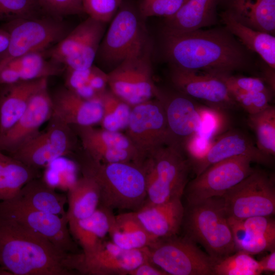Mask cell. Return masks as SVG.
<instances>
[{
    "label": "cell",
    "mask_w": 275,
    "mask_h": 275,
    "mask_svg": "<svg viewBox=\"0 0 275 275\" xmlns=\"http://www.w3.org/2000/svg\"><path fill=\"white\" fill-rule=\"evenodd\" d=\"M49 121L44 131L9 154L39 170L78 150L79 140L70 126L52 117Z\"/></svg>",
    "instance_id": "4fadbf2b"
},
{
    "label": "cell",
    "mask_w": 275,
    "mask_h": 275,
    "mask_svg": "<svg viewBox=\"0 0 275 275\" xmlns=\"http://www.w3.org/2000/svg\"><path fill=\"white\" fill-rule=\"evenodd\" d=\"M171 81L177 91L206 103L215 109H232L238 105L229 89L214 74L171 66Z\"/></svg>",
    "instance_id": "d6986e66"
},
{
    "label": "cell",
    "mask_w": 275,
    "mask_h": 275,
    "mask_svg": "<svg viewBox=\"0 0 275 275\" xmlns=\"http://www.w3.org/2000/svg\"><path fill=\"white\" fill-rule=\"evenodd\" d=\"M229 90L238 106L244 109L249 115L258 113L268 107L272 96V92Z\"/></svg>",
    "instance_id": "f35d334b"
},
{
    "label": "cell",
    "mask_w": 275,
    "mask_h": 275,
    "mask_svg": "<svg viewBox=\"0 0 275 275\" xmlns=\"http://www.w3.org/2000/svg\"><path fill=\"white\" fill-rule=\"evenodd\" d=\"M212 73L223 81L228 89L249 92H274L263 78L233 75L230 73Z\"/></svg>",
    "instance_id": "60d3db41"
},
{
    "label": "cell",
    "mask_w": 275,
    "mask_h": 275,
    "mask_svg": "<svg viewBox=\"0 0 275 275\" xmlns=\"http://www.w3.org/2000/svg\"><path fill=\"white\" fill-rule=\"evenodd\" d=\"M252 162L250 157L239 155L211 165L187 184L183 193L187 204L221 197L254 171Z\"/></svg>",
    "instance_id": "5bb4252c"
},
{
    "label": "cell",
    "mask_w": 275,
    "mask_h": 275,
    "mask_svg": "<svg viewBox=\"0 0 275 275\" xmlns=\"http://www.w3.org/2000/svg\"><path fill=\"white\" fill-rule=\"evenodd\" d=\"M0 275H10L7 272L0 267Z\"/></svg>",
    "instance_id": "7dc6e473"
},
{
    "label": "cell",
    "mask_w": 275,
    "mask_h": 275,
    "mask_svg": "<svg viewBox=\"0 0 275 275\" xmlns=\"http://www.w3.org/2000/svg\"><path fill=\"white\" fill-rule=\"evenodd\" d=\"M51 117L68 125L93 126L99 123L103 115L99 99H85L65 86L52 95Z\"/></svg>",
    "instance_id": "603a6c76"
},
{
    "label": "cell",
    "mask_w": 275,
    "mask_h": 275,
    "mask_svg": "<svg viewBox=\"0 0 275 275\" xmlns=\"http://www.w3.org/2000/svg\"><path fill=\"white\" fill-rule=\"evenodd\" d=\"M80 154L78 163L82 175L93 179L99 186V205L112 210L135 211L145 204L146 184L142 163H102L83 151Z\"/></svg>",
    "instance_id": "3957f363"
},
{
    "label": "cell",
    "mask_w": 275,
    "mask_h": 275,
    "mask_svg": "<svg viewBox=\"0 0 275 275\" xmlns=\"http://www.w3.org/2000/svg\"><path fill=\"white\" fill-rule=\"evenodd\" d=\"M155 98L163 108L172 143L184 149L191 139L201 133L207 108L199 106L193 98L176 90L170 91L158 88Z\"/></svg>",
    "instance_id": "e0dca14e"
},
{
    "label": "cell",
    "mask_w": 275,
    "mask_h": 275,
    "mask_svg": "<svg viewBox=\"0 0 275 275\" xmlns=\"http://www.w3.org/2000/svg\"><path fill=\"white\" fill-rule=\"evenodd\" d=\"M129 275H167V274L148 259L131 271Z\"/></svg>",
    "instance_id": "ee69618b"
},
{
    "label": "cell",
    "mask_w": 275,
    "mask_h": 275,
    "mask_svg": "<svg viewBox=\"0 0 275 275\" xmlns=\"http://www.w3.org/2000/svg\"><path fill=\"white\" fill-rule=\"evenodd\" d=\"M0 217L10 219L41 235L67 253H76L67 216L30 207L15 199L0 202Z\"/></svg>",
    "instance_id": "2e32d148"
},
{
    "label": "cell",
    "mask_w": 275,
    "mask_h": 275,
    "mask_svg": "<svg viewBox=\"0 0 275 275\" xmlns=\"http://www.w3.org/2000/svg\"><path fill=\"white\" fill-rule=\"evenodd\" d=\"M220 6L240 23L274 35L275 0H219Z\"/></svg>",
    "instance_id": "83f0119b"
},
{
    "label": "cell",
    "mask_w": 275,
    "mask_h": 275,
    "mask_svg": "<svg viewBox=\"0 0 275 275\" xmlns=\"http://www.w3.org/2000/svg\"><path fill=\"white\" fill-rule=\"evenodd\" d=\"M219 0H187L172 16L165 18L161 34H180L214 25Z\"/></svg>",
    "instance_id": "484cf974"
},
{
    "label": "cell",
    "mask_w": 275,
    "mask_h": 275,
    "mask_svg": "<svg viewBox=\"0 0 275 275\" xmlns=\"http://www.w3.org/2000/svg\"><path fill=\"white\" fill-rule=\"evenodd\" d=\"M108 234L112 241L124 250H138L151 246L157 240L146 230L134 211L115 215Z\"/></svg>",
    "instance_id": "4dcf8cb0"
},
{
    "label": "cell",
    "mask_w": 275,
    "mask_h": 275,
    "mask_svg": "<svg viewBox=\"0 0 275 275\" xmlns=\"http://www.w3.org/2000/svg\"><path fill=\"white\" fill-rule=\"evenodd\" d=\"M0 28L9 35L8 48L0 54V64L25 54L46 51L71 31L63 19L49 16L16 19Z\"/></svg>",
    "instance_id": "52a82bcc"
},
{
    "label": "cell",
    "mask_w": 275,
    "mask_h": 275,
    "mask_svg": "<svg viewBox=\"0 0 275 275\" xmlns=\"http://www.w3.org/2000/svg\"><path fill=\"white\" fill-rule=\"evenodd\" d=\"M162 36V50L171 66L232 74L251 67L248 50L225 26Z\"/></svg>",
    "instance_id": "6da1fadb"
},
{
    "label": "cell",
    "mask_w": 275,
    "mask_h": 275,
    "mask_svg": "<svg viewBox=\"0 0 275 275\" xmlns=\"http://www.w3.org/2000/svg\"><path fill=\"white\" fill-rule=\"evenodd\" d=\"M187 204L181 226L185 236L202 245L214 261L236 251L221 197Z\"/></svg>",
    "instance_id": "277c9868"
},
{
    "label": "cell",
    "mask_w": 275,
    "mask_h": 275,
    "mask_svg": "<svg viewBox=\"0 0 275 275\" xmlns=\"http://www.w3.org/2000/svg\"><path fill=\"white\" fill-rule=\"evenodd\" d=\"M106 23L89 16L46 50V57L65 68L84 70L90 67L95 60Z\"/></svg>",
    "instance_id": "8fae6325"
},
{
    "label": "cell",
    "mask_w": 275,
    "mask_h": 275,
    "mask_svg": "<svg viewBox=\"0 0 275 275\" xmlns=\"http://www.w3.org/2000/svg\"><path fill=\"white\" fill-rule=\"evenodd\" d=\"M44 16L38 0H0V21Z\"/></svg>",
    "instance_id": "8d00e7d4"
},
{
    "label": "cell",
    "mask_w": 275,
    "mask_h": 275,
    "mask_svg": "<svg viewBox=\"0 0 275 275\" xmlns=\"http://www.w3.org/2000/svg\"><path fill=\"white\" fill-rule=\"evenodd\" d=\"M0 150V202L14 198L39 171Z\"/></svg>",
    "instance_id": "d6a6232c"
},
{
    "label": "cell",
    "mask_w": 275,
    "mask_h": 275,
    "mask_svg": "<svg viewBox=\"0 0 275 275\" xmlns=\"http://www.w3.org/2000/svg\"><path fill=\"white\" fill-rule=\"evenodd\" d=\"M146 184L145 203L157 204L181 197L191 169L183 148L172 143L146 155L142 162Z\"/></svg>",
    "instance_id": "5b68a950"
},
{
    "label": "cell",
    "mask_w": 275,
    "mask_h": 275,
    "mask_svg": "<svg viewBox=\"0 0 275 275\" xmlns=\"http://www.w3.org/2000/svg\"><path fill=\"white\" fill-rule=\"evenodd\" d=\"M44 13L52 17H65L84 13L82 0H38Z\"/></svg>",
    "instance_id": "b9f144b4"
},
{
    "label": "cell",
    "mask_w": 275,
    "mask_h": 275,
    "mask_svg": "<svg viewBox=\"0 0 275 275\" xmlns=\"http://www.w3.org/2000/svg\"><path fill=\"white\" fill-rule=\"evenodd\" d=\"M187 0H140L138 8L142 17L174 15Z\"/></svg>",
    "instance_id": "ab89813d"
},
{
    "label": "cell",
    "mask_w": 275,
    "mask_h": 275,
    "mask_svg": "<svg viewBox=\"0 0 275 275\" xmlns=\"http://www.w3.org/2000/svg\"><path fill=\"white\" fill-rule=\"evenodd\" d=\"M148 248V247H147ZM147 248L124 250L112 241H104L89 253H69L67 258L68 268L88 275H127L148 259Z\"/></svg>",
    "instance_id": "7c38bea8"
},
{
    "label": "cell",
    "mask_w": 275,
    "mask_h": 275,
    "mask_svg": "<svg viewBox=\"0 0 275 275\" xmlns=\"http://www.w3.org/2000/svg\"><path fill=\"white\" fill-rule=\"evenodd\" d=\"M239 155L247 156L253 162L266 166L273 162V157L262 152L249 137L236 130L220 135L203 154L190 161L191 169L197 176L213 164Z\"/></svg>",
    "instance_id": "44dd1931"
},
{
    "label": "cell",
    "mask_w": 275,
    "mask_h": 275,
    "mask_svg": "<svg viewBox=\"0 0 275 275\" xmlns=\"http://www.w3.org/2000/svg\"><path fill=\"white\" fill-rule=\"evenodd\" d=\"M52 115V99L47 86L36 92L14 126L0 135V150L9 154L22 146L39 132Z\"/></svg>",
    "instance_id": "ffe728a7"
},
{
    "label": "cell",
    "mask_w": 275,
    "mask_h": 275,
    "mask_svg": "<svg viewBox=\"0 0 275 275\" xmlns=\"http://www.w3.org/2000/svg\"><path fill=\"white\" fill-rule=\"evenodd\" d=\"M236 251L251 255L275 250V221L271 216L228 218Z\"/></svg>",
    "instance_id": "7402d4cb"
},
{
    "label": "cell",
    "mask_w": 275,
    "mask_h": 275,
    "mask_svg": "<svg viewBox=\"0 0 275 275\" xmlns=\"http://www.w3.org/2000/svg\"><path fill=\"white\" fill-rule=\"evenodd\" d=\"M67 219L80 220L91 215L100 203V189L92 178L82 175L68 188Z\"/></svg>",
    "instance_id": "1f68e13d"
},
{
    "label": "cell",
    "mask_w": 275,
    "mask_h": 275,
    "mask_svg": "<svg viewBox=\"0 0 275 275\" xmlns=\"http://www.w3.org/2000/svg\"><path fill=\"white\" fill-rule=\"evenodd\" d=\"M213 275H259L263 272L259 261L241 251L214 261Z\"/></svg>",
    "instance_id": "d590c367"
},
{
    "label": "cell",
    "mask_w": 275,
    "mask_h": 275,
    "mask_svg": "<svg viewBox=\"0 0 275 275\" xmlns=\"http://www.w3.org/2000/svg\"><path fill=\"white\" fill-rule=\"evenodd\" d=\"M134 212L146 230L158 240L178 234L182 226L184 207L181 197H178L161 204L145 203Z\"/></svg>",
    "instance_id": "cb8c5ba5"
},
{
    "label": "cell",
    "mask_w": 275,
    "mask_h": 275,
    "mask_svg": "<svg viewBox=\"0 0 275 275\" xmlns=\"http://www.w3.org/2000/svg\"><path fill=\"white\" fill-rule=\"evenodd\" d=\"M218 15L225 27L248 50L257 53L268 67L275 70L274 35L246 26L225 11Z\"/></svg>",
    "instance_id": "f1b7e54d"
},
{
    "label": "cell",
    "mask_w": 275,
    "mask_h": 275,
    "mask_svg": "<svg viewBox=\"0 0 275 275\" xmlns=\"http://www.w3.org/2000/svg\"><path fill=\"white\" fill-rule=\"evenodd\" d=\"M65 67L49 59L45 51L25 54L0 64V85L59 75Z\"/></svg>",
    "instance_id": "d4e9b609"
},
{
    "label": "cell",
    "mask_w": 275,
    "mask_h": 275,
    "mask_svg": "<svg viewBox=\"0 0 275 275\" xmlns=\"http://www.w3.org/2000/svg\"><path fill=\"white\" fill-rule=\"evenodd\" d=\"M147 254L167 275H213V259L185 236L158 240L147 248Z\"/></svg>",
    "instance_id": "30bf717a"
},
{
    "label": "cell",
    "mask_w": 275,
    "mask_h": 275,
    "mask_svg": "<svg viewBox=\"0 0 275 275\" xmlns=\"http://www.w3.org/2000/svg\"><path fill=\"white\" fill-rule=\"evenodd\" d=\"M103 109L100 123L102 128L113 131L125 129L131 106L106 89L98 97Z\"/></svg>",
    "instance_id": "836d02e7"
},
{
    "label": "cell",
    "mask_w": 275,
    "mask_h": 275,
    "mask_svg": "<svg viewBox=\"0 0 275 275\" xmlns=\"http://www.w3.org/2000/svg\"><path fill=\"white\" fill-rule=\"evenodd\" d=\"M123 0H82L84 12L89 16L107 23L112 20Z\"/></svg>",
    "instance_id": "7bdbcfd3"
},
{
    "label": "cell",
    "mask_w": 275,
    "mask_h": 275,
    "mask_svg": "<svg viewBox=\"0 0 275 275\" xmlns=\"http://www.w3.org/2000/svg\"><path fill=\"white\" fill-rule=\"evenodd\" d=\"M13 199L37 210L67 216L66 197L56 192L54 188L38 177L25 184Z\"/></svg>",
    "instance_id": "f546056e"
},
{
    "label": "cell",
    "mask_w": 275,
    "mask_h": 275,
    "mask_svg": "<svg viewBox=\"0 0 275 275\" xmlns=\"http://www.w3.org/2000/svg\"><path fill=\"white\" fill-rule=\"evenodd\" d=\"M69 253L10 219L0 217V267L10 275H69Z\"/></svg>",
    "instance_id": "7a4b0ae2"
},
{
    "label": "cell",
    "mask_w": 275,
    "mask_h": 275,
    "mask_svg": "<svg viewBox=\"0 0 275 275\" xmlns=\"http://www.w3.org/2000/svg\"><path fill=\"white\" fill-rule=\"evenodd\" d=\"M150 39L108 74L111 91L131 107L155 98L158 87L153 79Z\"/></svg>",
    "instance_id": "ba28073f"
},
{
    "label": "cell",
    "mask_w": 275,
    "mask_h": 275,
    "mask_svg": "<svg viewBox=\"0 0 275 275\" xmlns=\"http://www.w3.org/2000/svg\"><path fill=\"white\" fill-rule=\"evenodd\" d=\"M48 78L0 85V135L18 120L29 105L33 95L47 86Z\"/></svg>",
    "instance_id": "4316f807"
},
{
    "label": "cell",
    "mask_w": 275,
    "mask_h": 275,
    "mask_svg": "<svg viewBox=\"0 0 275 275\" xmlns=\"http://www.w3.org/2000/svg\"><path fill=\"white\" fill-rule=\"evenodd\" d=\"M221 197L228 218L272 216L275 213L274 178L264 171L254 169Z\"/></svg>",
    "instance_id": "9c48e42d"
},
{
    "label": "cell",
    "mask_w": 275,
    "mask_h": 275,
    "mask_svg": "<svg viewBox=\"0 0 275 275\" xmlns=\"http://www.w3.org/2000/svg\"><path fill=\"white\" fill-rule=\"evenodd\" d=\"M80 142L82 151L102 163L133 162L142 163L144 157L125 134L93 126H70Z\"/></svg>",
    "instance_id": "ac0fdd59"
},
{
    "label": "cell",
    "mask_w": 275,
    "mask_h": 275,
    "mask_svg": "<svg viewBox=\"0 0 275 275\" xmlns=\"http://www.w3.org/2000/svg\"><path fill=\"white\" fill-rule=\"evenodd\" d=\"M248 123L254 130L257 147L270 156L275 155V107L269 105L258 113L249 115Z\"/></svg>",
    "instance_id": "e575fe53"
},
{
    "label": "cell",
    "mask_w": 275,
    "mask_h": 275,
    "mask_svg": "<svg viewBox=\"0 0 275 275\" xmlns=\"http://www.w3.org/2000/svg\"><path fill=\"white\" fill-rule=\"evenodd\" d=\"M125 130V134L144 158L156 148L172 143L163 108L156 98L131 107Z\"/></svg>",
    "instance_id": "9a60e30c"
},
{
    "label": "cell",
    "mask_w": 275,
    "mask_h": 275,
    "mask_svg": "<svg viewBox=\"0 0 275 275\" xmlns=\"http://www.w3.org/2000/svg\"><path fill=\"white\" fill-rule=\"evenodd\" d=\"M115 219V215L112 210L99 205L88 217L75 221L91 236L98 240L103 241L109 233Z\"/></svg>",
    "instance_id": "74e56055"
},
{
    "label": "cell",
    "mask_w": 275,
    "mask_h": 275,
    "mask_svg": "<svg viewBox=\"0 0 275 275\" xmlns=\"http://www.w3.org/2000/svg\"><path fill=\"white\" fill-rule=\"evenodd\" d=\"M143 20L138 6L123 0L103 36L95 60L113 69L143 47L150 39Z\"/></svg>",
    "instance_id": "8992f818"
},
{
    "label": "cell",
    "mask_w": 275,
    "mask_h": 275,
    "mask_svg": "<svg viewBox=\"0 0 275 275\" xmlns=\"http://www.w3.org/2000/svg\"><path fill=\"white\" fill-rule=\"evenodd\" d=\"M9 43V35L4 29L0 28V54L8 48Z\"/></svg>",
    "instance_id": "bcb514c9"
},
{
    "label": "cell",
    "mask_w": 275,
    "mask_h": 275,
    "mask_svg": "<svg viewBox=\"0 0 275 275\" xmlns=\"http://www.w3.org/2000/svg\"><path fill=\"white\" fill-rule=\"evenodd\" d=\"M258 261L262 272H275V251L270 252Z\"/></svg>",
    "instance_id": "f6af8a7d"
}]
</instances>
